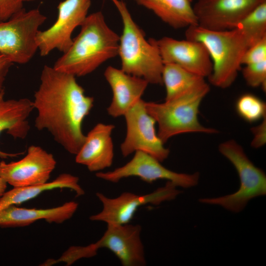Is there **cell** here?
<instances>
[{
    "label": "cell",
    "instance_id": "1",
    "mask_svg": "<svg viewBox=\"0 0 266 266\" xmlns=\"http://www.w3.org/2000/svg\"><path fill=\"white\" fill-rule=\"evenodd\" d=\"M75 77L45 65L33 101L37 111L35 128L47 130L57 143L74 155L84 141L82 124L94 102L93 97L85 94Z\"/></svg>",
    "mask_w": 266,
    "mask_h": 266
},
{
    "label": "cell",
    "instance_id": "2",
    "mask_svg": "<svg viewBox=\"0 0 266 266\" xmlns=\"http://www.w3.org/2000/svg\"><path fill=\"white\" fill-rule=\"evenodd\" d=\"M79 34L53 67L75 77L88 75L118 54L120 36L107 25L101 11L88 15Z\"/></svg>",
    "mask_w": 266,
    "mask_h": 266
},
{
    "label": "cell",
    "instance_id": "3",
    "mask_svg": "<svg viewBox=\"0 0 266 266\" xmlns=\"http://www.w3.org/2000/svg\"><path fill=\"white\" fill-rule=\"evenodd\" d=\"M186 39L202 43L206 47L212 63V70L208 77L213 86L225 89L235 80L242 66V58L253 45L239 27L213 31L198 25L187 28Z\"/></svg>",
    "mask_w": 266,
    "mask_h": 266
},
{
    "label": "cell",
    "instance_id": "4",
    "mask_svg": "<svg viewBox=\"0 0 266 266\" xmlns=\"http://www.w3.org/2000/svg\"><path fill=\"white\" fill-rule=\"evenodd\" d=\"M111 0L117 8L123 25L118 54L121 60V69L145 79L148 83L163 84L164 64L155 39H146L123 0Z\"/></svg>",
    "mask_w": 266,
    "mask_h": 266
},
{
    "label": "cell",
    "instance_id": "5",
    "mask_svg": "<svg viewBox=\"0 0 266 266\" xmlns=\"http://www.w3.org/2000/svg\"><path fill=\"white\" fill-rule=\"evenodd\" d=\"M210 90L206 83L163 103L144 102L147 112L158 125V135L164 143L176 135L189 133H216L217 130L201 125L199 107Z\"/></svg>",
    "mask_w": 266,
    "mask_h": 266
},
{
    "label": "cell",
    "instance_id": "6",
    "mask_svg": "<svg viewBox=\"0 0 266 266\" xmlns=\"http://www.w3.org/2000/svg\"><path fill=\"white\" fill-rule=\"evenodd\" d=\"M141 231L138 224H107L103 235L95 243L85 246H72L57 260L49 259V263L53 265L64 262L70 266L80 259L95 256L99 249L104 248L114 253L123 266H145Z\"/></svg>",
    "mask_w": 266,
    "mask_h": 266
},
{
    "label": "cell",
    "instance_id": "7",
    "mask_svg": "<svg viewBox=\"0 0 266 266\" xmlns=\"http://www.w3.org/2000/svg\"><path fill=\"white\" fill-rule=\"evenodd\" d=\"M219 151L234 166L239 180L238 189L224 196L202 198L203 203L217 205L232 212L242 211L252 199L266 194V175L249 160L242 146L234 140L221 143Z\"/></svg>",
    "mask_w": 266,
    "mask_h": 266
},
{
    "label": "cell",
    "instance_id": "8",
    "mask_svg": "<svg viewBox=\"0 0 266 266\" xmlns=\"http://www.w3.org/2000/svg\"><path fill=\"white\" fill-rule=\"evenodd\" d=\"M46 19L38 8H24L0 22V53L13 64L29 62L38 50L36 35Z\"/></svg>",
    "mask_w": 266,
    "mask_h": 266
},
{
    "label": "cell",
    "instance_id": "9",
    "mask_svg": "<svg viewBox=\"0 0 266 266\" xmlns=\"http://www.w3.org/2000/svg\"><path fill=\"white\" fill-rule=\"evenodd\" d=\"M140 99L124 115L127 125L125 138L120 145L122 155L126 157L136 151L147 153L162 162L170 151L164 146L155 129V119L147 112Z\"/></svg>",
    "mask_w": 266,
    "mask_h": 266
},
{
    "label": "cell",
    "instance_id": "10",
    "mask_svg": "<svg viewBox=\"0 0 266 266\" xmlns=\"http://www.w3.org/2000/svg\"><path fill=\"white\" fill-rule=\"evenodd\" d=\"M177 187L172 182L167 181L164 186L149 194L138 195L124 192L115 198H109L101 193H97V198L102 203V209L91 216L90 219L104 222L107 225L128 224L140 206L148 204L158 205L175 199L181 192Z\"/></svg>",
    "mask_w": 266,
    "mask_h": 266
},
{
    "label": "cell",
    "instance_id": "11",
    "mask_svg": "<svg viewBox=\"0 0 266 266\" xmlns=\"http://www.w3.org/2000/svg\"><path fill=\"white\" fill-rule=\"evenodd\" d=\"M91 0H64L57 7L58 16L48 29L39 30L36 41L40 55L44 57L57 49L63 53L72 44V33L88 15Z\"/></svg>",
    "mask_w": 266,
    "mask_h": 266
},
{
    "label": "cell",
    "instance_id": "12",
    "mask_svg": "<svg viewBox=\"0 0 266 266\" xmlns=\"http://www.w3.org/2000/svg\"><path fill=\"white\" fill-rule=\"evenodd\" d=\"M96 175L98 178L113 183L131 176L139 177L149 183L164 179L172 182L176 187L184 188L196 186L200 178L198 172L188 174L170 170L162 165L157 159L142 151L135 152L133 158L124 166L110 171L98 172Z\"/></svg>",
    "mask_w": 266,
    "mask_h": 266
},
{
    "label": "cell",
    "instance_id": "13",
    "mask_svg": "<svg viewBox=\"0 0 266 266\" xmlns=\"http://www.w3.org/2000/svg\"><path fill=\"white\" fill-rule=\"evenodd\" d=\"M56 163L52 154L33 145L20 160L8 163L1 161L0 177L13 187L41 185L48 182Z\"/></svg>",
    "mask_w": 266,
    "mask_h": 266
},
{
    "label": "cell",
    "instance_id": "14",
    "mask_svg": "<svg viewBox=\"0 0 266 266\" xmlns=\"http://www.w3.org/2000/svg\"><path fill=\"white\" fill-rule=\"evenodd\" d=\"M266 0H198L193 5L198 25L213 31L235 28L253 9Z\"/></svg>",
    "mask_w": 266,
    "mask_h": 266
},
{
    "label": "cell",
    "instance_id": "15",
    "mask_svg": "<svg viewBox=\"0 0 266 266\" xmlns=\"http://www.w3.org/2000/svg\"><path fill=\"white\" fill-rule=\"evenodd\" d=\"M164 64L172 63L204 78L212 72L209 53L201 42L165 36L155 39Z\"/></svg>",
    "mask_w": 266,
    "mask_h": 266
},
{
    "label": "cell",
    "instance_id": "16",
    "mask_svg": "<svg viewBox=\"0 0 266 266\" xmlns=\"http://www.w3.org/2000/svg\"><path fill=\"white\" fill-rule=\"evenodd\" d=\"M104 75L112 92V100L107 111L114 118L124 116L141 99L149 84L142 78L112 66L106 68Z\"/></svg>",
    "mask_w": 266,
    "mask_h": 266
},
{
    "label": "cell",
    "instance_id": "17",
    "mask_svg": "<svg viewBox=\"0 0 266 266\" xmlns=\"http://www.w3.org/2000/svg\"><path fill=\"white\" fill-rule=\"evenodd\" d=\"M114 128L112 124L98 123L95 126L75 155L76 163L85 166L91 172L110 167L114 158L111 134Z\"/></svg>",
    "mask_w": 266,
    "mask_h": 266
},
{
    "label": "cell",
    "instance_id": "18",
    "mask_svg": "<svg viewBox=\"0 0 266 266\" xmlns=\"http://www.w3.org/2000/svg\"><path fill=\"white\" fill-rule=\"evenodd\" d=\"M78 207L70 201L55 207L37 209L11 205L0 212V227H21L43 220L50 223L61 224L71 218Z\"/></svg>",
    "mask_w": 266,
    "mask_h": 266
},
{
    "label": "cell",
    "instance_id": "19",
    "mask_svg": "<svg viewBox=\"0 0 266 266\" xmlns=\"http://www.w3.org/2000/svg\"><path fill=\"white\" fill-rule=\"evenodd\" d=\"M4 89L0 91V134L4 131L15 139H24L30 130L28 118L34 109L27 98L5 100ZM8 153L0 149V158L7 159L23 154Z\"/></svg>",
    "mask_w": 266,
    "mask_h": 266
},
{
    "label": "cell",
    "instance_id": "20",
    "mask_svg": "<svg viewBox=\"0 0 266 266\" xmlns=\"http://www.w3.org/2000/svg\"><path fill=\"white\" fill-rule=\"evenodd\" d=\"M66 188L73 191L77 197L85 194L78 177L69 173L60 174L54 180L39 185L13 187L0 198V212L11 205H16L33 199L45 191Z\"/></svg>",
    "mask_w": 266,
    "mask_h": 266
},
{
    "label": "cell",
    "instance_id": "21",
    "mask_svg": "<svg viewBox=\"0 0 266 266\" xmlns=\"http://www.w3.org/2000/svg\"><path fill=\"white\" fill-rule=\"evenodd\" d=\"M137 3L152 11L162 21L179 29L198 25L193 0H136Z\"/></svg>",
    "mask_w": 266,
    "mask_h": 266
},
{
    "label": "cell",
    "instance_id": "22",
    "mask_svg": "<svg viewBox=\"0 0 266 266\" xmlns=\"http://www.w3.org/2000/svg\"><path fill=\"white\" fill-rule=\"evenodd\" d=\"M162 82L166 91L165 100L180 96L206 82L204 77L172 63L164 64Z\"/></svg>",
    "mask_w": 266,
    "mask_h": 266
},
{
    "label": "cell",
    "instance_id": "23",
    "mask_svg": "<svg viewBox=\"0 0 266 266\" xmlns=\"http://www.w3.org/2000/svg\"><path fill=\"white\" fill-rule=\"evenodd\" d=\"M236 27L244 32L253 44L266 36V0L249 12Z\"/></svg>",
    "mask_w": 266,
    "mask_h": 266
},
{
    "label": "cell",
    "instance_id": "24",
    "mask_svg": "<svg viewBox=\"0 0 266 266\" xmlns=\"http://www.w3.org/2000/svg\"><path fill=\"white\" fill-rule=\"evenodd\" d=\"M238 114L244 120L253 123L266 115V104L258 97L251 94L241 96L236 103Z\"/></svg>",
    "mask_w": 266,
    "mask_h": 266
},
{
    "label": "cell",
    "instance_id": "25",
    "mask_svg": "<svg viewBox=\"0 0 266 266\" xmlns=\"http://www.w3.org/2000/svg\"><path fill=\"white\" fill-rule=\"evenodd\" d=\"M247 84L252 87L266 89V60L245 65L242 69Z\"/></svg>",
    "mask_w": 266,
    "mask_h": 266
},
{
    "label": "cell",
    "instance_id": "26",
    "mask_svg": "<svg viewBox=\"0 0 266 266\" xmlns=\"http://www.w3.org/2000/svg\"><path fill=\"white\" fill-rule=\"evenodd\" d=\"M266 60V36L250 47L242 59V65Z\"/></svg>",
    "mask_w": 266,
    "mask_h": 266
},
{
    "label": "cell",
    "instance_id": "27",
    "mask_svg": "<svg viewBox=\"0 0 266 266\" xmlns=\"http://www.w3.org/2000/svg\"><path fill=\"white\" fill-rule=\"evenodd\" d=\"M23 8V2L19 0H0V22L6 21Z\"/></svg>",
    "mask_w": 266,
    "mask_h": 266
},
{
    "label": "cell",
    "instance_id": "28",
    "mask_svg": "<svg viewBox=\"0 0 266 266\" xmlns=\"http://www.w3.org/2000/svg\"><path fill=\"white\" fill-rule=\"evenodd\" d=\"M266 116L263 122L259 125L251 129L254 137L251 145L254 148H259L263 146L266 142Z\"/></svg>",
    "mask_w": 266,
    "mask_h": 266
},
{
    "label": "cell",
    "instance_id": "29",
    "mask_svg": "<svg viewBox=\"0 0 266 266\" xmlns=\"http://www.w3.org/2000/svg\"><path fill=\"white\" fill-rule=\"evenodd\" d=\"M12 65L7 57L0 53V91L3 89L4 82Z\"/></svg>",
    "mask_w": 266,
    "mask_h": 266
},
{
    "label": "cell",
    "instance_id": "30",
    "mask_svg": "<svg viewBox=\"0 0 266 266\" xmlns=\"http://www.w3.org/2000/svg\"><path fill=\"white\" fill-rule=\"evenodd\" d=\"M7 184L5 180L0 177V198L6 192Z\"/></svg>",
    "mask_w": 266,
    "mask_h": 266
},
{
    "label": "cell",
    "instance_id": "31",
    "mask_svg": "<svg viewBox=\"0 0 266 266\" xmlns=\"http://www.w3.org/2000/svg\"><path fill=\"white\" fill-rule=\"evenodd\" d=\"M22 2H26V1H35L37 0H19Z\"/></svg>",
    "mask_w": 266,
    "mask_h": 266
},
{
    "label": "cell",
    "instance_id": "32",
    "mask_svg": "<svg viewBox=\"0 0 266 266\" xmlns=\"http://www.w3.org/2000/svg\"></svg>",
    "mask_w": 266,
    "mask_h": 266
}]
</instances>
